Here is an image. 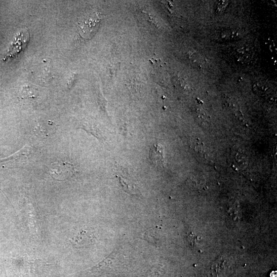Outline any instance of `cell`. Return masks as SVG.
<instances>
[{"instance_id":"5b68a950","label":"cell","mask_w":277,"mask_h":277,"mask_svg":"<svg viewBox=\"0 0 277 277\" xmlns=\"http://www.w3.org/2000/svg\"><path fill=\"white\" fill-rule=\"evenodd\" d=\"M230 259L221 258L212 266V272L217 277H223L231 269Z\"/></svg>"},{"instance_id":"52a82bcc","label":"cell","mask_w":277,"mask_h":277,"mask_svg":"<svg viewBox=\"0 0 277 277\" xmlns=\"http://www.w3.org/2000/svg\"><path fill=\"white\" fill-rule=\"evenodd\" d=\"M35 90L28 88H24L22 90V96L26 98L34 97L35 96Z\"/></svg>"},{"instance_id":"6da1fadb","label":"cell","mask_w":277,"mask_h":277,"mask_svg":"<svg viewBox=\"0 0 277 277\" xmlns=\"http://www.w3.org/2000/svg\"><path fill=\"white\" fill-rule=\"evenodd\" d=\"M101 17L97 13H92L85 16L78 23L79 30L82 36L85 38H90L97 31Z\"/></svg>"},{"instance_id":"277c9868","label":"cell","mask_w":277,"mask_h":277,"mask_svg":"<svg viewBox=\"0 0 277 277\" xmlns=\"http://www.w3.org/2000/svg\"><path fill=\"white\" fill-rule=\"evenodd\" d=\"M150 160L156 168L163 169L166 167L165 148L160 144H154L150 150Z\"/></svg>"},{"instance_id":"7a4b0ae2","label":"cell","mask_w":277,"mask_h":277,"mask_svg":"<svg viewBox=\"0 0 277 277\" xmlns=\"http://www.w3.org/2000/svg\"><path fill=\"white\" fill-rule=\"evenodd\" d=\"M50 173L55 179L64 181L73 176L75 169L73 165L69 163L58 161L51 165Z\"/></svg>"},{"instance_id":"3957f363","label":"cell","mask_w":277,"mask_h":277,"mask_svg":"<svg viewBox=\"0 0 277 277\" xmlns=\"http://www.w3.org/2000/svg\"><path fill=\"white\" fill-rule=\"evenodd\" d=\"M29 39V33L28 30L22 31L18 33L12 43L11 48L4 59L7 60L9 58L16 56L26 48Z\"/></svg>"},{"instance_id":"8992f818","label":"cell","mask_w":277,"mask_h":277,"mask_svg":"<svg viewBox=\"0 0 277 277\" xmlns=\"http://www.w3.org/2000/svg\"><path fill=\"white\" fill-rule=\"evenodd\" d=\"M190 145L192 149L196 152H203L205 149V146L203 142L199 138H192L190 140Z\"/></svg>"}]
</instances>
